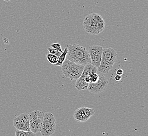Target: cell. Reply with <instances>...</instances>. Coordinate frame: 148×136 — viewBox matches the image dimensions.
Returning <instances> with one entry per match:
<instances>
[{
	"label": "cell",
	"mask_w": 148,
	"mask_h": 136,
	"mask_svg": "<svg viewBox=\"0 0 148 136\" xmlns=\"http://www.w3.org/2000/svg\"><path fill=\"white\" fill-rule=\"evenodd\" d=\"M67 59L80 65H85L91 63L88 51L83 46L73 44L67 46Z\"/></svg>",
	"instance_id": "1"
},
{
	"label": "cell",
	"mask_w": 148,
	"mask_h": 136,
	"mask_svg": "<svg viewBox=\"0 0 148 136\" xmlns=\"http://www.w3.org/2000/svg\"><path fill=\"white\" fill-rule=\"evenodd\" d=\"M105 25V22L102 16L96 13L87 15L83 22L85 31L89 34L94 35L102 33Z\"/></svg>",
	"instance_id": "2"
},
{
	"label": "cell",
	"mask_w": 148,
	"mask_h": 136,
	"mask_svg": "<svg viewBox=\"0 0 148 136\" xmlns=\"http://www.w3.org/2000/svg\"><path fill=\"white\" fill-rule=\"evenodd\" d=\"M117 52L111 47L103 49L102 57L97 70L103 73H107L111 70L117 60Z\"/></svg>",
	"instance_id": "3"
},
{
	"label": "cell",
	"mask_w": 148,
	"mask_h": 136,
	"mask_svg": "<svg viewBox=\"0 0 148 136\" xmlns=\"http://www.w3.org/2000/svg\"><path fill=\"white\" fill-rule=\"evenodd\" d=\"M84 67L85 65H80L66 59L61 68L65 77L71 80H77L83 73Z\"/></svg>",
	"instance_id": "4"
},
{
	"label": "cell",
	"mask_w": 148,
	"mask_h": 136,
	"mask_svg": "<svg viewBox=\"0 0 148 136\" xmlns=\"http://www.w3.org/2000/svg\"><path fill=\"white\" fill-rule=\"evenodd\" d=\"M56 121L53 114L44 113L40 132L42 136H51L56 131Z\"/></svg>",
	"instance_id": "5"
},
{
	"label": "cell",
	"mask_w": 148,
	"mask_h": 136,
	"mask_svg": "<svg viewBox=\"0 0 148 136\" xmlns=\"http://www.w3.org/2000/svg\"><path fill=\"white\" fill-rule=\"evenodd\" d=\"M44 114L41 111L35 110L29 114L30 130L36 133L40 132L43 122Z\"/></svg>",
	"instance_id": "6"
},
{
	"label": "cell",
	"mask_w": 148,
	"mask_h": 136,
	"mask_svg": "<svg viewBox=\"0 0 148 136\" xmlns=\"http://www.w3.org/2000/svg\"><path fill=\"white\" fill-rule=\"evenodd\" d=\"M13 124L16 130L28 131H31L29 122V114H21L13 120Z\"/></svg>",
	"instance_id": "7"
},
{
	"label": "cell",
	"mask_w": 148,
	"mask_h": 136,
	"mask_svg": "<svg viewBox=\"0 0 148 136\" xmlns=\"http://www.w3.org/2000/svg\"><path fill=\"white\" fill-rule=\"evenodd\" d=\"M108 85V80L104 75H99V78L96 82L89 83L88 90L92 93H100L107 88Z\"/></svg>",
	"instance_id": "8"
},
{
	"label": "cell",
	"mask_w": 148,
	"mask_h": 136,
	"mask_svg": "<svg viewBox=\"0 0 148 136\" xmlns=\"http://www.w3.org/2000/svg\"><path fill=\"white\" fill-rule=\"evenodd\" d=\"M103 47L101 46H92L89 47L88 52L91 65L96 68L99 67L102 57Z\"/></svg>",
	"instance_id": "9"
},
{
	"label": "cell",
	"mask_w": 148,
	"mask_h": 136,
	"mask_svg": "<svg viewBox=\"0 0 148 136\" xmlns=\"http://www.w3.org/2000/svg\"><path fill=\"white\" fill-rule=\"evenodd\" d=\"M85 77L81 75L80 77L76 80V84H75V88L79 91L86 90L88 89L89 83L86 82L84 79Z\"/></svg>",
	"instance_id": "10"
},
{
	"label": "cell",
	"mask_w": 148,
	"mask_h": 136,
	"mask_svg": "<svg viewBox=\"0 0 148 136\" xmlns=\"http://www.w3.org/2000/svg\"><path fill=\"white\" fill-rule=\"evenodd\" d=\"M73 116L75 120L78 122H86L88 120L85 116L84 114L83 113V112L80 110L79 108L74 112Z\"/></svg>",
	"instance_id": "11"
},
{
	"label": "cell",
	"mask_w": 148,
	"mask_h": 136,
	"mask_svg": "<svg viewBox=\"0 0 148 136\" xmlns=\"http://www.w3.org/2000/svg\"><path fill=\"white\" fill-rule=\"evenodd\" d=\"M97 68L94 67V65H92L91 63H89L85 65L82 75L86 77L87 75H89L90 74H91V73H97Z\"/></svg>",
	"instance_id": "12"
},
{
	"label": "cell",
	"mask_w": 148,
	"mask_h": 136,
	"mask_svg": "<svg viewBox=\"0 0 148 136\" xmlns=\"http://www.w3.org/2000/svg\"><path fill=\"white\" fill-rule=\"evenodd\" d=\"M79 108L80 109V110L83 112V113L84 114L85 116L88 120L95 113V111L93 108H90L87 107H80Z\"/></svg>",
	"instance_id": "13"
},
{
	"label": "cell",
	"mask_w": 148,
	"mask_h": 136,
	"mask_svg": "<svg viewBox=\"0 0 148 136\" xmlns=\"http://www.w3.org/2000/svg\"><path fill=\"white\" fill-rule=\"evenodd\" d=\"M67 53H68V49H67V47H66L64 49V51H63V52L62 53L61 55L60 56V57H58V61L56 64H55L54 65H58V66L61 67L63 65L64 61L66 59V56H67Z\"/></svg>",
	"instance_id": "14"
},
{
	"label": "cell",
	"mask_w": 148,
	"mask_h": 136,
	"mask_svg": "<svg viewBox=\"0 0 148 136\" xmlns=\"http://www.w3.org/2000/svg\"><path fill=\"white\" fill-rule=\"evenodd\" d=\"M15 136H36V133H33L31 131H25L16 130Z\"/></svg>",
	"instance_id": "15"
},
{
	"label": "cell",
	"mask_w": 148,
	"mask_h": 136,
	"mask_svg": "<svg viewBox=\"0 0 148 136\" xmlns=\"http://www.w3.org/2000/svg\"><path fill=\"white\" fill-rule=\"evenodd\" d=\"M46 58L49 62L53 65H54L55 64H56L57 63L58 59V57L57 56H55L54 54H49V53L47 54Z\"/></svg>",
	"instance_id": "16"
},
{
	"label": "cell",
	"mask_w": 148,
	"mask_h": 136,
	"mask_svg": "<svg viewBox=\"0 0 148 136\" xmlns=\"http://www.w3.org/2000/svg\"><path fill=\"white\" fill-rule=\"evenodd\" d=\"M89 76L90 80V83L96 82L99 78V74H98L97 73H91Z\"/></svg>",
	"instance_id": "17"
},
{
	"label": "cell",
	"mask_w": 148,
	"mask_h": 136,
	"mask_svg": "<svg viewBox=\"0 0 148 136\" xmlns=\"http://www.w3.org/2000/svg\"><path fill=\"white\" fill-rule=\"evenodd\" d=\"M47 50L49 51V54H54L55 56H56L58 57H60L61 55L62 52H60V51H58L55 49L53 48H48Z\"/></svg>",
	"instance_id": "18"
},
{
	"label": "cell",
	"mask_w": 148,
	"mask_h": 136,
	"mask_svg": "<svg viewBox=\"0 0 148 136\" xmlns=\"http://www.w3.org/2000/svg\"><path fill=\"white\" fill-rule=\"evenodd\" d=\"M51 48L56 49L57 50H58V51H60V52H62V53L63 52L62 49V47H61V46H60V45L59 44L54 43V44H51Z\"/></svg>",
	"instance_id": "19"
},
{
	"label": "cell",
	"mask_w": 148,
	"mask_h": 136,
	"mask_svg": "<svg viewBox=\"0 0 148 136\" xmlns=\"http://www.w3.org/2000/svg\"><path fill=\"white\" fill-rule=\"evenodd\" d=\"M123 69H119L116 71V74H117V75H123Z\"/></svg>",
	"instance_id": "20"
},
{
	"label": "cell",
	"mask_w": 148,
	"mask_h": 136,
	"mask_svg": "<svg viewBox=\"0 0 148 136\" xmlns=\"http://www.w3.org/2000/svg\"><path fill=\"white\" fill-rule=\"evenodd\" d=\"M114 80L116 81H119L121 80V76L119 75H116L115 77H114Z\"/></svg>",
	"instance_id": "21"
},
{
	"label": "cell",
	"mask_w": 148,
	"mask_h": 136,
	"mask_svg": "<svg viewBox=\"0 0 148 136\" xmlns=\"http://www.w3.org/2000/svg\"><path fill=\"white\" fill-rule=\"evenodd\" d=\"M84 79H85L86 82L89 83H89L90 82V78H89V75L86 76V77L84 78Z\"/></svg>",
	"instance_id": "22"
},
{
	"label": "cell",
	"mask_w": 148,
	"mask_h": 136,
	"mask_svg": "<svg viewBox=\"0 0 148 136\" xmlns=\"http://www.w3.org/2000/svg\"><path fill=\"white\" fill-rule=\"evenodd\" d=\"M3 1H6V2H9V1H10L11 0H3Z\"/></svg>",
	"instance_id": "23"
}]
</instances>
